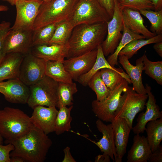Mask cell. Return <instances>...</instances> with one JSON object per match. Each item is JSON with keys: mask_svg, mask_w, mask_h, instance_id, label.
<instances>
[{"mask_svg": "<svg viewBox=\"0 0 162 162\" xmlns=\"http://www.w3.org/2000/svg\"><path fill=\"white\" fill-rule=\"evenodd\" d=\"M133 144L128 152L127 162H147L152 152L147 138L136 134Z\"/></svg>", "mask_w": 162, "mask_h": 162, "instance_id": "cell-24", "label": "cell"}, {"mask_svg": "<svg viewBox=\"0 0 162 162\" xmlns=\"http://www.w3.org/2000/svg\"><path fill=\"white\" fill-rule=\"evenodd\" d=\"M96 124L98 130L102 134V136L97 142L90 141L98 146L103 154L109 155L114 161L116 157V153L112 124L111 123L106 124L99 119L96 121Z\"/></svg>", "mask_w": 162, "mask_h": 162, "instance_id": "cell-20", "label": "cell"}, {"mask_svg": "<svg viewBox=\"0 0 162 162\" xmlns=\"http://www.w3.org/2000/svg\"><path fill=\"white\" fill-rule=\"evenodd\" d=\"M153 48L158 54L162 57V41L155 43Z\"/></svg>", "mask_w": 162, "mask_h": 162, "instance_id": "cell-45", "label": "cell"}, {"mask_svg": "<svg viewBox=\"0 0 162 162\" xmlns=\"http://www.w3.org/2000/svg\"><path fill=\"white\" fill-rule=\"evenodd\" d=\"M114 1V10L112 18L107 22L106 38L101 44L105 56L114 53L123 35V24L122 9L117 0Z\"/></svg>", "mask_w": 162, "mask_h": 162, "instance_id": "cell-9", "label": "cell"}, {"mask_svg": "<svg viewBox=\"0 0 162 162\" xmlns=\"http://www.w3.org/2000/svg\"><path fill=\"white\" fill-rule=\"evenodd\" d=\"M45 65V61L35 56L30 52L25 55L19 78L28 86L32 85L46 75Z\"/></svg>", "mask_w": 162, "mask_h": 162, "instance_id": "cell-11", "label": "cell"}, {"mask_svg": "<svg viewBox=\"0 0 162 162\" xmlns=\"http://www.w3.org/2000/svg\"><path fill=\"white\" fill-rule=\"evenodd\" d=\"M139 12L150 21L151 24L150 31L156 35L162 34V10H143Z\"/></svg>", "mask_w": 162, "mask_h": 162, "instance_id": "cell-35", "label": "cell"}, {"mask_svg": "<svg viewBox=\"0 0 162 162\" xmlns=\"http://www.w3.org/2000/svg\"><path fill=\"white\" fill-rule=\"evenodd\" d=\"M100 72L103 80L111 91L120 84L124 78L120 74L110 68H102Z\"/></svg>", "mask_w": 162, "mask_h": 162, "instance_id": "cell-36", "label": "cell"}, {"mask_svg": "<svg viewBox=\"0 0 162 162\" xmlns=\"http://www.w3.org/2000/svg\"><path fill=\"white\" fill-rule=\"evenodd\" d=\"M128 84L123 78L121 83L111 91L104 100H93L92 103V110L99 119L103 122H112L120 103L122 94L127 88Z\"/></svg>", "mask_w": 162, "mask_h": 162, "instance_id": "cell-8", "label": "cell"}, {"mask_svg": "<svg viewBox=\"0 0 162 162\" xmlns=\"http://www.w3.org/2000/svg\"><path fill=\"white\" fill-rule=\"evenodd\" d=\"M140 39L146 38L143 35L133 33L123 24V35L121 40L114 53L108 56L106 59L109 64L112 67L118 65V54L131 41Z\"/></svg>", "mask_w": 162, "mask_h": 162, "instance_id": "cell-27", "label": "cell"}, {"mask_svg": "<svg viewBox=\"0 0 162 162\" xmlns=\"http://www.w3.org/2000/svg\"><path fill=\"white\" fill-rule=\"evenodd\" d=\"M110 158L108 155L103 154L97 156L95 158V162H110Z\"/></svg>", "mask_w": 162, "mask_h": 162, "instance_id": "cell-43", "label": "cell"}, {"mask_svg": "<svg viewBox=\"0 0 162 162\" xmlns=\"http://www.w3.org/2000/svg\"><path fill=\"white\" fill-rule=\"evenodd\" d=\"M74 27L68 20L60 22L48 44H63L68 43Z\"/></svg>", "mask_w": 162, "mask_h": 162, "instance_id": "cell-31", "label": "cell"}, {"mask_svg": "<svg viewBox=\"0 0 162 162\" xmlns=\"http://www.w3.org/2000/svg\"><path fill=\"white\" fill-rule=\"evenodd\" d=\"M162 41V34L156 35L149 39H140L131 41L127 44L119 52L120 55H125L128 59L137 53V51L143 46L150 44Z\"/></svg>", "mask_w": 162, "mask_h": 162, "instance_id": "cell-30", "label": "cell"}, {"mask_svg": "<svg viewBox=\"0 0 162 162\" xmlns=\"http://www.w3.org/2000/svg\"><path fill=\"white\" fill-rule=\"evenodd\" d=\"M78 91L76 83L58 82V101L56 107L73 105V95Z\"/></svg>", "mask_w": 162, "mask_h": 162, "instance_id": "cell-28", "label": "cell"}, {"mask_svg": "<svg viewBox=\"0 0 162 162\" xmlns=\"http://www.w3.org/2000/svg\"><path fill=\"white\" fill-rule=\"evenodd\" d=\"M43 2L39 0H16V16L13 30H32L39 8Z\"/></svg>", "mask_w": 162, "mask_h": 162, "instance_id": "cell-10", "label": "cell"}, {"mask_svg": "<svg viewBox=\"0 0 162 162\" xmlns=\"http://www.w3.org/2000/svg\"><path fill=\"white\" fill-rule=\"evenodd\" d=\"M97 54L95 62L91 70L87 73L80 76L77 82L83 86H88V83L92 76L98 71L103 68H108L116 71L120 74L128 82L131 83L128 75L121 68H116L112 67L105 58L102 48L101 44L97 48Z\"/></svg>", "mask_w": 162, "mask_h": 162, "instance_id": "cell-23", "label": "cell"}, {"mask_svg": "<svg viewBox=\"0 0 162 162\" xmlns=\"http://www.w3.org/2000/svg\"><path fill=\"white\" fill-rule=\"evenodd\" d=\"M148 100L146 103V109L144 112L140 113L136 119L137 123L131 130L135 134L143 133L148 122L162 117V112L156 104V100L151 92V86L146 83L145 87Z\"/></svg>", "mask_w": 162, "mask_h": 162, "instance_id": "cell-16", "label": "cell"}, {"mask_svg": "<svg viewBox=\"0 0 162 162\" xmlns=\"http://www.w3.org/2000/svg\"><path fill=\"white\" fill-rule=\"evenodd\" d=\"M3 142V138L0 134V143L2 144Z\"/></svg>", "mask_w": 162, "mask_h": 162, "instance_id": "cell-50", "label": "cell"}, {"mask_svg": "<svg viewBox=\"0 0 162 162\" xmlns=\"http://www.w3.org/2000/svg\"><path fill=\"white\" fill-rule=\"evenodd\" d=\"M154 7V10L159 11L162 10V0H149Z\"/></svg>", "mask_w": 162, "mask_h": 162, "instance_id": "cell-44", "label": "cell"}, {"mask_svg": "<svg viewBox=\"0 0 162 162\" xmlns=\"http://www.w3.org/2000/svg\"><path fill=\"white\" fill-rule=\"evenodd\" d=\"M24 56L19 53L6 54L0 64V82L19 77L20 67Z\"/></svg>", "mask_w": 162, "mask_h": 162, "instance_id": "cell-22", "label": "cell"}, {"mask_svg": "<svg viewBox=\"0 0 162 162\" xmlns=\"http://www.w3.org/2000/svg\"><path fill=\"white\" fill-rule=\"evenodd\" d=\"M33 30H13L10 28L3 42L4 53H19L25 55L32 47Z\"/></svg>", "mask_w": 162, "mask_h": 162, "instance_id": "cell-12", "label": "cell"}, {"mask_svg": "<svg viewBox=\"0 0 162 162\" xmlns=\"http://www.w3.org/2000/svg\"><path fill=\"white\" fill-rule=\"evenodd\" d=\"M14 149V146L11 143L5 146L0 143V162H10V153Z\"/></svg>", "mask_w": 162, "mask_h": 162, "instance_id": "cell-39", "label": "cell"}, {"mask_svg": "<svg viewBox=\"0 0 162 162\" xmlns=\"http://www.w3.org/2000/svg\"><path fill=\"white\" fill-rule=\"evenodd\" d=\"M9 143L14 147L10 157L19 156L27 162H43L52 142L47 135L32 124L27 133Z\"/></svg>", "mask_w": 162, "mask_h": 162, "instance_id": "cell-1", "label": "cell"}, {"mask_svg": "<svg viewBox=\"0 0 162 162\" xmlns=\"http://www.w3.org/2000/svg\"><path fill=\"white\" fill-rule=\"evenodd\" d=\"M69 49L68 43L63 44H41L32 47L30 52L35 56L45 62H63L68 56Z\"/></svg>", "mask_w": 162, "mask_h": 162, "instance_id": "cell-19", "label": "cell"}, {"mask_svg": "<svg viewBox=\"0 0 162 162\" xmlns=\"http://www.w3.org/2000/svg\"><path fill=\"white\" fill-rule=\"evenodd\" d=\"M10 23L2 21L0 23V64L6 55L3 51V47L4 38L10 28Z\"/></svg>", "mask_w": 162, "mask_h": 162, "instance_id": "cell-38", "label": "cell"}, {"mask_svg": "<svg viewBox=\"0 0 162 162\" xmlns=\"http://www.w3.org/2000/svg\"><path fill=\"white\" fill-rule=\"evenodd\" d=\"M9 9L8 7L5 5H0V11H7Z\"/></svg>", "mask_w": 162, "mask_h": 162, "instance_id": "cell-47", "label": "cell"}, {"mask_svg": "<svg viewBox=\"0 0 162 162\" xmlns=\"http://www.w3.org/2000/svg\"><path fill=\"white\" fill-rule=\"evenodd\" d=\"M40 0L43 2V4H44V3H47L49 2L50 1H51V0Z\"/></svg>", "mask_w": 162, "mask_h": 162, "instance_id": "cell-49", "label": "cell"}, {"mask_svg": "<svg viewBox=\"0 0 162 162\" xmlns=\"http://www.w3.org/2000/svg\"><path fill=\"white\" fill-rule=\"evenodd\" d=\"M145 131L148 142L153 152L159 147L162 140V117L148 122Z\"/></svg>", "mask_w": 162, "mask_h": 162, "instance_id": "cell-26", "label": "cell"}, {"mask_svg": "<svg viewBox=\"0 0 162 162\" xmlns=\"http://www.w3.org/2000/svg\"><path fill=\"white\" fill-rule=\"evenodd\" d=\"M6 2L12 6L14 5L16 0H0Z\"/></svg>", "mask_w": 162, "mask_h": 162, "instance_id": "cell-48", "label": "cell"}, {"mask_svg": "<svg viewBox=\"0 0 162 162\" xmlns=\"http://www.w3.org/2000/svg\"><path fill=\"white\" fill-rule=\"evenodd\" d=\"M139 11L124 8L122 9V21L124 26L133 33L144 36L146 39L156 35L148 29Z\"/></svg>", "mask_w": 162, "mask_h": 162, "instance_id": "cell-21", "label": "cell"}, {"mask_svg": "<svg viewBox=\"0 0 162 162\" xmlns=\"http://www.w3.org/2000/svg\"><path fill=\"white\" fill-rule=\"evenodd\" d=\"M123 93L113 120L118 118L124 119L131 130L133 120L145 108L148 95L137 93L129 86Z\"/></svg>", "mask_w": 162, "mask_h": 162, "instance_id": "cell-7", "label": "cell"}, {"mask_svg": "<svg viewBox=\"0 0 162 162\" xmlns=\"http://www.w3.org/2000/svg\"><path fill=\"white\" fill-rule=\"evenodd\" d=\"M88 85L95 92L97 96L96 100L98 101L104 100L111 92L103 80L100 76V70L98 71L92 76Z\"/></svg>", "mask_w": 162, "mask_h": 162, "instance_id": "cell-33", "label": "cell"}, {"mask_svg": "<svg viewBox=\"0 0 162 162\" xmlns=\"http://www.w3.org/2000/svg\"><path fill=\"white\" fill-rule=\"evenodd\" d=\"M118 57V62L126 71L133 84L132 89L139 94H147L142 80V73L144 70L143 56L136 60L135 66L130 63L125 55H120Z\"/></svg>", "mask_w": 162, "mask_h": 162, "instance_id": "cell-18", "label": "cell"}, {"mask_svg": "<svg viewBox=\"0 0 162 162\" xmlns=\"http://www.w3.org/2000/svg\"><path fill=\"white\" fill-rule=\"evenodd\" d=\"M58 82L45 75L29 86L30 94L27 104L33 109L40 105L56 107L58 101Z\"/></svg>", "mask_w": 162, "mask_h": 162, "instance_id": "cell-6", "label": "cell"}, {"mask_svg": "<svg viewBox=\"0 0 162 162\" xmlns=\"http://www.w3.org/2000/svg\"><path fill=\"white\" fill-rule=\"evenodd\" d=\"M0 93L8 102L26 104L30 94L29 88L19 78L0 82Z\"/></svg>", "mask_w": 162, "mask_h": 162, "instance_id": "cell-14", "label": "cell"}, {"mask_svg": "<svg viewBox=\"0 0 162 162\" xmlns=\"http://www.w3.org/2000/svg\"><path fill=\"white\" fill-rule=\"evenodd\" d=\"M25 160L19 156H14L10 158V162H24Z\"/></svg>", "mask_w": 162, "mask_h": 162, "instance_id": "cell-46", "label": "cell"}, {"mask_svg": "<svg viewBox=\"0 0 162 162\" xmlns=\"http://www.w3.org/2000/svg\"><path fill=\"white\" fill-rule=\"evenodd\" d=\"M78 0H51L42 4L32 30L47 25L68 20Z\"/></svg>", "mask_w": 162, "mask_h": 162, "instance_id": "cell-4", "label": "cell"}, {"mask_svg": "<svg viewBox=\"0 0 162 162\" xmlns=\"http://www.w3.org/2000/svg\"><path fill=\"white\" fill-rule=\"evenodd\" d=\"M107 32V24L104 22L80 24L74 27L68 42L69 49L66 58L97 49L104 40Z\"/></svg>", "mask_w": 162, "mask_h": 162, "instance_id": "cell-2", "label": "cell"}, {"mask_svg": "<svg viewBox=\"0 0 162 162\" xmlns=\"http://www.w3.org/2000/svg\"><path fill=\"white\" fill-rule=\"evenodd\" d=\"M119 3L122 9L127 8L139 11L154 10V6L149 0H122Z\"/></svg>", "mask_w": 162, "mask_h": 162, "instance_id": "cell-37", "label": "cell"}, {"mask_svg": "<svg viewBox=\"0 0 162 162\" xmlns=\"http://www.w3.org/2000/svg\"><path fill=\"white\" fill-rule=\"evenodd\" d=\"M150 162H162V146L160 145L154 152H152L148 161Z\"/></svg>", "mask_w": 162, "mask_h": 162, "instance_id": "cell-41", "label": "cell"}, {"mask_svg": "<svg viewBox=\"0 0 162 162\" xmlns=\"http://www.w3.org/2000/svg\"><path fill=\"white\" fill-rule=\"evenodd\" d=\"M60 22L50 24L33 31L32 47L39 45L48 44Z\"/></svg>", "mask_w": 162, "mask_h": 162, "instance_id": "cell-32", "label": "cell"}, {"mask_svg": "<svg viewBox=\"0 0 162 162\" xmlns=\"http://www.w3.org/2000/svg\"><path fill=\"white\" fill-rule=\"evenodd\" d=\"M33 109L32 115L30 117L32 124L46 135L54 132L55 120L58 112L56 107H46L39 105Z\"/></svg>", "mask_w": 162, "mask_h": 162, "instance_id": "cell-15", "label": "cell"}, {"mask_svg": "<svg viewBox=\"0 0 162 162\" xmlns=\"http://www.w3.org/2000/svg\"><path fill=\"white\" fill-rule=\"evenodd\" d=\"M63 62H46L45 75L58 82L72 83L73 79L64 67Z\"/></svg>", "mask_w": 162, "mask_h": 162, "instance_id": "cell-25", "label": "cell"}, {"mask_svg": "<svg viewBox=\"0 0 162 162\" xmlns=\"http://www.w3.org/2000/svg\"><path fill=\"white\" fill-rule=\"evenodd\" d=\"M144 70L145 73L162 85V61L152 62L149 60L145 52L143 55Z\"/></svg>", "mask_w": 162, "mask_h": 162, "instance_id": "cell-34", "label": "cell"}, {"mask_svg": "<svg viewBox=\"0 0 162 162\" xmlns=\"http://www.w3.org/2000/svg\"><path fill=\"white\" fill-rule=\"evenodd\" d=\"M71 105L68 108L62 106L59 108L55 122L54 131L57 135L69 131L71 128L72 118L70 115L73 108Z\"/></svg>", "mask_w": 162, "mask_h": 162, "instance_id": "cell-29", "label": "cell"}, {"mask_svg": "<svg viewBox=\"0 0 162 162\" xmlns=\"http://www.w3.org/2000/svg\"><path fill=\"white\" fill-rule=\"evenodd\" d=\"M32 126L30 117L19 109L6 107L0 110V134L6 144L26 134Z\"/></svg>", "mask_w": 162, "mask_h": 162, "instance_id": "cell-3", "label": "cell"}, {"mask_svg": "<svg viewBox=\"0 0 162 162\" xmlns=\"http://www.w3.org/2000/svg\"><path fill=\"white\" fill-rule=\"evenodd\" d=\"M98 1L105 9L110 19L112 17L114 10V0H98Z\"/></svg>", "mask_w": 162, "mask_h": 162, "instance_id": "cell-40", "label": "cell"}, {"mask_svg": "<svg viewBox=\"0 0 162 162\" xmlns=\"http://www.w3.org/2000/svg\"><path fill=\"white\" fill-rule=\"evenodd\" d=\"M118 2H119L122 0H117Z\"/></svg>", "mask_w": 162, "mask_h": 162, "instance_id": "cell-51", "label": "cell"}, {"mask_svg": "<svg viewBox=\"0 0 162 162\" xmlns=\"http://www.w3.org/2000/svg\"><path fill=\"white\" fill-rule=\"evenodd\" d=\"M70 149V148L68 146L64 149V157L62 161V162H76L71 154Z\"/></svg>", "mask_w": 162, "mask_h": 162, "instance_id": "cell-42", "label": "cell"}, {"mask_svg": "<svg viewBox=\"0 0 162 162\" xmlns=\"http://www.w3.org/2000/svg\"><path fill=\"white\" fill-rule=\"evenodd\" d=\"M110 20L98 0H78L68 20L74 27L80 24L107 22Z\"/></svg>", "mask_w": 162, "mask_h": 162, "instance_id": "cell-5", "label": "cell"}, {"mask_svg": "<svg viewBox=\"0 0 162 162\" xmlns=\"http://www.w3.org/2000/svg\"><path fill=\"white\" fill-rule=\"evenodd\" d=\"M114 140L116 157V162L122 161L123 157L126 152L131 129L124 118H118L112 121Z\"/></svg>", "mask_w": 162, "mask_h": 162, "instance_id": "cell-17", "label": "cell"}, {"mask_svg": "<svg viewBox=\"0 0 162 162\" xmlns=\"http://www.w3.org/2000/svg\"><path fill=\"white\" fill-rule=\"evenodd\" d=\"M97 49L76 56L64 59L63 63L66 70L73 80L77 81L81 75L92 68L96 60Z\"/></svg>", "mask_w": 162, "mask_h": 162, "instance_id": "cell-13", "label": "cell"}]
</instances>
